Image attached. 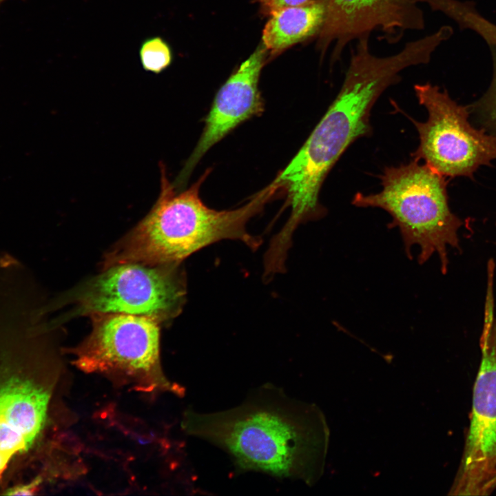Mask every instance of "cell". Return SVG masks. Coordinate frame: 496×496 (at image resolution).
<instances>
[{
  "mask_svg": "<svg viewBox=\"0 0 496 496\" xmlns=\"http://www.w3.org/2000/svg\"><path fill=\"white\" fill-rule=\"evenodd\" d=\"M41 475H37L32 479L17 484H14L7 488L3 495H33L39 490L43 483Z\"/></svg>",
  "mask_w": 496,
  "mask_h": 496,
  "instance_id": "cell-16",
  "label": "cell"
},
{
  "mask_svg": "<svg viewBox=\"0 0 496 496\" xmlns=\"http://www.w3.org/2000/svg\"><path fill=\"white\" fill-rule=\"evenodd\" d=\"M328 0L280 8L269 17L262 34V44L269 55L281 53L289 47L320 33L327 16Z\"/></svg>",
  "mask_w": 496,
  "mask_h": 496,
  "instance_id": "cell-12",
  "label": "cell"
},
{
  "mask_svg": "<svg viewBox=\"0 0 496 496\" xmlns=\"http://www.w3.org/2000/svg\"><path fill=\"white\" fill-rule=\"evenodd\" d=\"M480 337L482 360L473 387L470 425L452 493L489 494L496 475V316L486 299Z\"/></svg>",
  "mask_w": 496,
  "mask_h": 496,
  "instance_id": "cell-9",
  "label": "cell"
},
{
  "mask_svg": "<svg viewBox=\"0 0 496 496\" xmlns=\"http://www.w3.org/2000/svg\"><path fill=\"white\" fill-rule=\"evenodd\" d=\"M90 316L91 332L71 349L73 364L78 369L104 375L138 391L184 395L185 389L170 382L163 373L158 320L121 313H97Z\"/></svg>",
  "mask_w": 496,
  "mask_h": 496,
  "instance_id": "cell-6",
  "label": "cell"
},
{
  "mask_svg": "<svg viewBox=\"0 0 496 496\" xmlns=\"http://www.w3.org/2000/svg\"><path fill=\"white\" fill-rule=\"evenodd\" d=\"M496 224V223H495Z\"/></svg>",
  "mask_w": 496,
  "mask_h": 496,
  "instance_id": "cell-20",
  "label": "cell"
},
{
  "mask_svg": "<svg viewBox=\"0 0 496 496\" xmlns=\"http://www.w3.org/2000/svg\"><path fill=\"white\" fill-rule=\"evenodd\" d=\"M419 103L428 112L426 122L411 118L420 143L412 154L444 176L472 178L482 165L496 159V135L469 122V106L459 105L446 90L430 83L414 86Z\"/></svg>",
  "mask_w": 496,
  "mask_h": 496,
  "instance_id": "cell-8",
  "label": "cell"
},
{
  "mask_svg": "<svg viewBox=\"0 0 496 496\" xmlns=\"http://www.w3.org/2000/svg\"><path fill=\"white\" fill-rule=\"evenodd\" d=\"M416 0H328L324 25L317 47L326 53L333 46L331 61H339L352 41L382 33L389 43L400 40L407 31L425 27L424 13Z\"/></svg>",
  "mask_w": 496,
  "mask_h": 496,
  "instance_id": "cell-10",
  "label": "cell"
},
{
  "mask_svg": "<svg viewBox=\"0 0 496 496\" xmlns=\"http://www.w3.org/2000/svg\"><path fill=\"white\" fill-rule=\"evenodd\" d=\"M369 37L357 40L340 90L327 111L287 166L275 178L287 194L289 217L282 227L293 235L298 227L326 214L319 201L327 174L357 139L372 132V108L382 94L410 67L426 64L437 48L429 36L406 43L397 53H372Z\"/></svg>",
  "mask_w": 496,
  "mask_h": 496,
  "instance_id": "cell-1",
  "label": "cell"
},
{
  "mask_svg": "<svg viewBox=\"0 0 496 496\" xmlns=\"http://www.w3.org/2000/svg\"><path fill=\"white\" fill-rule=\"evenodd\" d=\"M418 162L413 159L397 167H386L380 176L382 189L368 195L358 192L352 204L386 211L392 218L388 226L399 229L409 258L415 245L420 249V265L437 254L441 271L446 274L448 248L462 251L458 231L464 222L449 207L445 176Z\"/></svg>",
  "mask_w": 496,
  "mask_h": 496,
  "instance_id": "cell-5",
  "label": "cell"
},
{
  "mask_svg": "<svg viewBox=\"0 0 496 496\" xmlns=\"http://www.w3.org/2000/svg\"><path fill=\"white\" fill-rule=\"evenodd\" d=\"M313 0H256L260 6V11L265 16H269L275 11L288 6L306 3Z\"/></svg>",
  "mask_w": 496,
  "mask_h": 496,
  "instance_id": "cell-17",
  "label": "cell"
},
{
  "mask_svg": "<svg viewBox=\"0 0 496 496\" xmlns=\"http://www.w3.org/2000/svg\"><path fill=\"white\" fill-rule=\"evenodd\" d=\"M6 0H0V5Z\"/></svg>",
  "mask_w": 496,
  "mask_h": 496,
  "instance_id": "cell-18",
  "label": "cell"
},
{
  "mask_svg": "<svg viewBox=\"0 0 496 496\" xmlns=\"http://www.w3.org/2000/svg\"><path fill=\"white\" fill-rule=\"evenodd\" d=\"M493 61V77L485 94L473 105L470 111L475 112L486 129L496 135V46H490Z\"/></svg>",
  "mask_w": 496,
  "mask_h": 496,
  "instance_id": "cell-15",
  "label": "cell"
},
{
  "mask_svg": "<svg viewBox=\"0 0 496 496\" xmlns=\"http://www.w3.org/2000/svg\"><path fill=\"white\" fill-rule=\"evenodd\" d=\"M0 335V488L29 463L52 422L56 377L34 335Z\"/></svg>",
  "mask_w": 496,
  "mask_h": 496,
  "instance_id": "cell-4",
  "label": "cell"
},
{
  "mask_svg": "<svg viewBox=\"0 0 496 496\" xmlns=\"http://www.w3.org/2000/svg\"><path fill=\"white\" fill-rule=\"evenodd\" d=\"M181 424L187 434L227 453L239 472H261L309 485L322 473L328 430L322 413L270 383L229 409L187 410Z\"/></svg>",
  "mask_w": 496,
  "mask_h": 496,
  "instance_id": "cell-2",
  "label": "cell"
},
{
  "mask_svg": "<svg viewBox=\"0 0 496 496\" xmlns=\"http://www.w3.org/2000/svg\"><path fill=\"white\" fill-rule=\"evenodd\" d=\"M187 276L180 263L118 264L105 268L69 293L72 315L121 313L173 320L187 300Z\"/></svg>",
  "mask_w": 496,
  "mask_h": 496,
  "instance_id": "cell-7",
  "label": "cell"
},
{
  "mask_svg": "<svg viewBox=\"0 0 496 496\" xmlns=\"http://www.w3.org/2000/svg\"><path fill=\"white\" fill-rule=\"evenodd\" d=\"M138 56L143 68L155 74L166 70L173 60L170 45L160 36L145 39L140 45Z\"/></svg>",
  "mask_w": 496,
  "mask_h": 496,
  "instance_id": "cell-14",
  "label": "cell"
},
{
  "mask_svg": "<svg viewBox=\"0 0 496 496\" xmlns=\"http://www.w3.org/2000/svg\"><path fill=\"white\" fill-rule=\"evenodd\" d=\"M420 2L443 13L460 28L475 32L490 46H496V24L481 15L472 2L459 0H420Z\"/></svg>",
  "mask_w": 496,
  "mask_h": 496,
  "instance_id": "cell-13",
  "label": "cell"
},
{
  "mask_svg": "<svg viewBox=\"0 0 496 496\" xmlns=\"http://www.w3.org/2000/svg\"><path fill=\"white\" fill-rule=\"evenodd\" d=\"M208 173L178 192L161 164L158 199L149 213L105 254L103 269L127 262L180 263L219 241L241 240L246 232L243 209L216 210L200 198V187Z\"/></svg>",
  "mask_w": 496,
  "mask_h": 496,
  "instance_id": "cell-3",
  "label": "cell"
},
{
  "mask_svg": "<svg viewBox=\"0 0 496 496\" xmlns=\"http://www.w3.org/2000/svg\"><path fill=\"white\" fill-rule=\"evenodd\" d=\"M269 55L260 43L218 91L205 119L201 136L174 185H184L205 153L245 121L260 115L265 109L258 87L261 70Z\"/></svg>",
  "mask_w": 496,
  "mask_h": 496,
  "instance_id": "cell-11",
  "label": "cell"
},
{
  "mask_svg": "<svg viewBox=\"0 0 496 496\" xmlns=\"http://www.w3.org/2000/svg\"><path fill=\"white\" fill-rule=\"evenodd\" d=\"M495 482H496V477H495Z\"/></svg>",
  "mask_w": 496,
  "mask_h": 496,
  "instance_id": "cell-19",
  "label": "cell"
}]
</instances>
